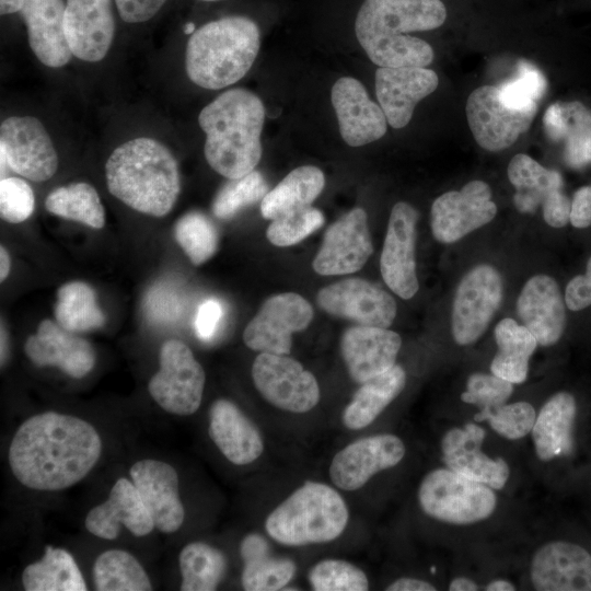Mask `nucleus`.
I'll use <instances>...</instances> for the list:
<instances>
[{
  "mask_svg": "<svg viewBox=\"0 0 591 591\" xmlns=\"http://www.w3.org/2000/svg\"><path fill=\"white\" fill-rule=\"evenodd\" d=\"M101 437L88 421L55 412L25 420L9 448V465L25 487L56 491L83 479L99 461Z\"/></svg>",
  "mask_w": 591,
  "mask_h": 591,
  "instance_id": "obj_1",
  "label": "nucleus"
},
{
  "mask_svg": "<svg viewBox=\"0 0 591 591\" xmlns=\"http://www.w3.org/2000/svg\"><path fill=\"white\" fill-rule=\"evenodd\" d=\"M447 9L441 0H366L355 21V33L372 62L380 67H426L431 46L410 32L441 26Z\"/></svg>",
  "mask_w": 591,
  "mask_h": 591,
  "instance_id": "obj_2",
  "label": "nucleus"
},
{
  "mask_svg": "<svg viewBox=\"0 0 591 591\" xmlns=\"http://www.w3.org/2000/svg\"><path fill=\"white\" fill-rule=\"evenodd\" d=\"M264 121L262 100L245 89L228 90L206 105L198 123L206 135L204 152L211 169L229 179L254 171L262 158Z\"/></svg>",
  "mask_w": 591,
  "mask_h": 591,
  "instance_id": "obj_3",
  "label": "nucleus"
},
{
  "mask_svg": "<svg viewBox=\"0 0 591 591\" xmlns=\"http://www.w3.org/2000/svg\"><path fill=\"white\" fill-rule=\"evenodd\" d=\"M109 193L128 207L153 217H164L181 192L177 161L161 142L148 137L117 147L105 165Z\"/></svg>",
  "mask_w": 591,
  "mask_h": 591,
  "instance_id": "obj_4",
  "label": "nucleus"
},
{
  "mask_svg": "<svg viewBox=\"0 0 591 591\" xmlns=\"http://www.w3.org/2000/svg\"><path fill=\"white\" fill-rule=\"evenodd\" d=\"M260 46L257 24L243 15L210 21L189 37L185 53L188 78L198 86L219 90L241 80Z\"/></svg>",
  "mask_w": 591,
  "mask_h": 591,
  "instance_id": "obj_5",
  "label": "nucleus"
},
{
  "mask_svg": "<svg viewBox=\"0 0 591 591\" xmlns=\"http://www.w3.org/2000/svg\"><path fill=\"white\" fill-rule=\"evenodd\" d=\"M348 519V507L337 490L306 482L267 515L265 529L280 544L301 546L336 540Z\"/></svg>",
  "mask_w": 591,
  "mask_h": 591,
  "instance_id": "obj_6",
  "label": "nucleus"
},
{
  "mask_svg": "<svg viewBox=\"0 0 591 591\" xmlns=\"http://www.w3.org/2000/svg\"><path fill=\"white\" fill-rule=\"evenodd\" d=\"M422 511L441 522L471 524L487 519L496 508L493 488L450 468L429 472L418 489Z\"/></svg>",
  "mask_w": 591,
  "mask_h": 591,
  "instance_id": "obj_7",
  "label": "nucleus"
},
{
  "mask_svg": "<svg viewBox=\"0 0 591 591\" xmlns=\"http://www.w3.org/2000/svg\"><path fill=\"white\" fill-rule=\"evenodd\" d=\"M159 363L148 384L151 397L170 414L188 416L197 412L206 374L190 348L178 339H169L161 346Z\"/></svg>",
  "mask_w": 591,
  "mask_h": 591,
  "instance_id": "obj_8",
  "label": "nucleus"
},
{
  "mask_svg": "<svg viewBox=\"0 0 591 591\" xmlns=\"http://www.w3.org/2000/svg\"><path fill=\"white\" fill-rule=\"evenodd\" d=\"M503 297L500 273L489 264L471 268L460 280L452 303L451 333L457 345L475 343L487 329Z\"/></svg>",
  "mask_w": 591,
  "mask_h": 591,
  "instance_id": "obj_9",
  "label": "nucleus"
},
{
  "mask_svg": "<svg viewBox=\"0 0 591 591\" xmlns=\"http://www.w3.org/2000/svg\"><path fill=\"white\" fill-rule=\"evenodd\" d=\"M252 378L259 394L282 410L306 413L320 401L315 376L288 355L260 352L253 362Z\"/></svg>",
  "mask_w": 591,
  "mask_h": 591,
  "instance_id": "obj_10",
  "label": "nucleus"
},
{
  "mask_svg": "<svg viewBox=\"0 0 591 591\" xmlns=\"http://www.w3.org/2000/svg\"><path fill=\"white\" fill-rule=\"evenodd\" d=\"M507 174L517 190L513 201L520 212L532 213L542 206L543 218L548 225L563 228L569 222L571 200L564 193L559 172L519 153L509 162Z\"/></svg>",
  "mask_w": 591,
  "mask_h": 591,
  "instance_id": "obj_11",
  "label": "nucleus"
},
{
  "mask_svg": "<svg viewBox=\"0 0 591 591\" xmlns=\"http://www.w3.org/2000/svg\"><path fill=\"white\" fill-rule=\"evenodd\" d=\"M313 318L311 304L293 292L268 298L243 333L245 345L255 351L289 355L292 334L305 329Z\"/></svg>",
  "mask_w": 591,
  "mask_h": 591,
  "instance_id": "obj_12",
  "label": "nucleus"
},
{
  "mask_svg": "<svg viewBox=\"0 0 591 591\" xmlns=\"http://www.w3.org/2000/svg\"><path fill=\"white\" fill-rule=\"evenodd\" d=\"M536 108H511L501 101L498 86L483 85L470 94L465 112L476 142L496 152L513 144L530 128Z\"/></svg>",
  "mask_w": 591,
  "mask_h": 591,
  "instance_id": "obj_13",
  "label": "nucleus"
},
{
  "mask_svg": "<svg viewBox=\"0 0 591 591\" xmlns=\"http://www.w3.org/2000/svg\"><path fill=\"white\" fill-rule=\"evenodd\" d=\"M0 149L8 166L19 175L45 182L58 169L54 143L39 119L33 116H12L0 126Z\"/></svg>",
  "mask_w": 591,
  "mask_h": 591,
  "instance_id": "obj_14",
  "label": "nucleus"
},
{
  "mask_svg": "<svg viewBox=\"0 0 591 591\" xmlns=\"http://www.w3.org/2000/svg\"><path fill=\"white\" fill-rule=\"evenodd\" d=\"M497 213L488 184L475 179L460 190H450L434 199L430 222L434 239L450 244L490 222Z\"/></svg>",
  "mask_w": 591,
  "mask_h": 591,
  "instance_id": "obj_15",
  "label": "nucleus"
},
{
  "mask_svg": "<svg viewBox=\"0 0 591 591\" xmlns=\"http://www.w3.org/2000/svg\"><path fill=\"white\" fill-rule=\"evenodd\" d=\"M321 309L357 325L387 328L396 316V302L385 290L361 278H349L322 288Z\"/></svg>",
  "mask_w": 591,
  "mask_h": 591,
  "instance_id": "obj_16",
  "label": "nucleus"
},
{
  "mask_svg": "<svg viewBox=\"0 0 591 591\" xmlns=\"http://www.w3.org/2000/svg\"><path fill=\"white\" fill-rule=\"evenodd\" d=\"M417 220L418 212L412 205L399 201L393 206L380 259L384 282L405 300L419 288L415 260Z\"/></svg>",
  "mask_w": 591,
  "mask_h": 591,
  "instance_id": "obj_17",
  "label": "nucleus"
},
{
  "mask_svg": "<svg viewBox=\"0 0 591 591\" xmlns=\"http://www.w3.org/2000/svg\"><path fill=\"white\" fill-rule=\"evenodd\" d=\"M405 452L404 442L395 434L360 438L335 454L328 470L331 479L340 489L357 490L373 475L397 465Z\"/></svg>",
  "mask_w": 591,
  "mask_h": 591,
  "instance_id": "obj_18",
  "label": "nucleus"
},
{
  "mask_svg": "<svg viewBox=\"0 0 591 591\" xmlns=\"http://www.w3.org/2000/svg\"><path fill=\"white\" fill-rule=\"evenodd\" d=\"M372 252L367 213L357 207L326 230L312 266L322 276L347 275L361 269Z\"/></svg>",
  "mask_w": 591,
  "mask_h": 591,
  "instance_id": "obj_19",
  "label": "nucleus"
},
{
  "mask_svg": "<svg viewBox=\"0 0 591 591\" xmlns=\"http://www.w3.org/2000/svg\"><path fill=\"white\" fill-rule=\"evenodd\" d=\"M114 0H66L65 34L78 59L102 60L114 38Z\"/></svg>",
  "mask_w": 591,
  "mask_h": 591,
  "instance_id": "obj_20",
  "label": "nucleus"
},
{
  "mask_svg": "<svg viewBox=\"0 0 591 591\" xmlns=\"http://www.w3.org/2000/svg\"><path fill=\"white\" fill-rule=\"evenodd\" d=\"M530 577L538 591H591V555L571 542H548L532 557Z\"/></svg>",
  "mask_w": 591,
  "mask_h": 591,
  "instance_id": "obj_21",
  "label": "nucleus"
},
{
  "mask_svg": "<svg viewBox=\"0 0 591 591\" xmlns=\"http://www.w3.org/2000/svg\"><path fill=\"white\" fill-rule=\"evenodd\" d=\"M154 525L164 533L176 532L185 519L179 497V480L175 468L165 462L144 459L129 471Z\"/></svg>",
  "mask_w": 591,
  "mask_h": 591,
  "instance_id": "obj_22",
  "label": "nucleus"
},
{
  "mask_svg": "<svg viewBox=\"0 0 591 591\" xmlns=\"http://www.w3.org/2000/svg\"><path fill=\"white\" fill-rule=\"evenodd\" d=\"M331 100L340 136L350 147L376 141L385 135L387 120L383 109L357 79H338L332 88Z\"/></svg>",
  "mask_w": 591,
  "mask_h": 591,
  "instance_id": "obj_23",
  "label": "nucleus"
},
{
  "mask_svg": "<svg viewBox=\"0 0 591 591\" xmlns=\"http://www.w3.org/2000/svg\"><path fill=\"white\" fill-rule=\"evenodd\" d=\"M437 73L426 67H380L375 92L387 124L403 128L412 119L416 104L438 86Z\"/></svg>",
  "mask_w": 591,
  "mask_h": 591,
  "instance_id": "obj_24",
  "label": "nucleus"
},
{
  "mask_svg": "<svg viewBox=\"0 0 591 591\" xmlns=\"http://www.w3.org/2000/svg\"><path fill=\"white\" fill-rule=\"evenodd\" d=\"M485 436V429L473 422L450 429L441 440L442 460L448 468L499 490L510 470L502 457L491 459L482 451Z\"/></svg>",
  "mask_w": 591,
  "mask_h": 591,
  "instance_id": "obj_25",
  "label": "nucleus"
},
{
  "mask_svg": "<svg viewBox=\"0 0 591 591\" xmlns=\"http://www.w3.org/2000/svg\"><path fill=\"white\" fill-rule=\"evenodd\" d=\"M24 351L36 366L57 367L76 379L86 375L95 363V352L88 340L50 320L40 322L36 334L26 339Z\"/></svg>",
  "mask_w": 591,
  "mask_h": 591,
  "instance_id": "obj_26",
  "label": "nucleus"
},
{
  "mask_svg": "<svg viewBox=\"0 0 591 591\" xmlns=\"http://www.w3.org/2000/svg\"><path fill=\"white\" fill-rule=\"evenodd\" d=\"M566 302L556 280L547 275H535L523 286L517 313L522 324L538 345L556 344L566 328Z\"/></svg>",
  "mask_w": 591,
  "mask_h": 591,
  "instance_id": "obj_27",
  "label": "nucleus"
},
{
  "mask_svg": "<svg viewBox=\"0 0 591 591\" xmlns=\"http://www.w3.org/2000/svg\"><path fill=\"white\" fill-rule=\"evenodd\" d=\"M401 345V336L393 331L356 325L344 332L340 351L350 378L361 384L391 369Z\"/></svg>",
  "mask_w": 591,
  "mask_h": 591,
  "instance_id": "obj_28",
  "label": "nucleus"
},
{
  "mask_svg": "<svg viewBox=\"0 0 591 591\" xmlns=\"http://www.w3.org/2000/svg\"><path fill=\"white\" fill-rule=\"evenodd\" d=\"M84 524L91 534L104 540L116 538L121 525L136 536L155 528L135 484L124 477L116 480L106 501L89 511Z\"/></svg>",
  "mask_w": 591,
  "mask_h": 591,
  "instance_id": "obj_29",
  "label": "nucleus"
},
{
  "mask_svg": "<svg viewBox=\"0 0 591 591\" xmlns=\"http://www.w3.org/2000/svg\"><path fill=\"white\" fill-rule=\"evenodd\" d=\"M208 433L224 457L235 465L251 464L264 451L257 426L233 402L224 398L210 406Z\"/></svg>",
  "mask_w": 591,
  "mask_h": 591,
  "instance_id": "obj_30",
  "label": "nucleus"
},
{
  "mask_svg": "<svg viewBox=\"0 0 591 591\" xmlns=\"http://www.w3.org/2000/svg\"><path fill=\"white\" fill-rule=\"evenodd\" d=\"M63 0H25L20 14L27 30L28 45L47 67L59 68L73 56L65 34Z\"/></svg>",
  "mask_w": 591,
  "mask_h": 591,
  "instance_id": "obj_31",
  "label": "nucleus"
},
{
  "mask_svg": "<svg viewBox=\"0 0 591 591\" xmlns=\"http://www.w3.org/2000/svg\"><path fill=\"white\" fill-rule=\"evenodd\" d=\"M576 416L577 402L571 393L558 392L545 402L532 428L535 451L541 461L572 453Z\"/></svg>",
  "mask_w": 591,
  "mask_h": 591,
  "instance_id": "obj_32",
  "label": "nucleus"
},
{
  "mask_svg": "<svg viewBox=\"0 0 591 591\" xmlns=\"http://www.w3.org/2000/svg\"><path fill=\"white\" fill-rule=\"evenodd\" d=\"M544 127L553 140L564 142L566 163L582 169L591 163V112L581 102L555 103L544 115Z\"/></svg>",
  "mask_w": 591,
  "mask_h": 591,
  "instance_id": "obj_33",
  "label": "nucleus"
},
{
  "mask_svg": "<svg viewBox=\"0 0 591 591\" xmlns=\"http://www.w3.org/2000/svg\"><path fill=\"white\" fill-rule=\"evenodd\" d=\"M405 383L406 373L398 364L361 383L343 413L345 427L351 430L368 427L399 395Z\"/></svg>",
  "mask_w": 591,
  "mask_h": 591,
  "instance_id": "obj_34",
  "label": "nucleus"
},
{
  "mask_svg": "<svg viewBox=\"0 0 591 591\" xmlns=\"http://www.w3.org/2000/svg\"><path fill=\"white\" fill-rule=\"evenodd\" d=\"M494 335L498 351L490 364L491 373L512 384L523 383L528 376L530 357L537 346L535 337L512 318H502L496 325Z\"/></svg>",
  "mask_w": 591,
  "mask_h": 591,
  "instance_id": "obj_35",
  "label": "nucleus"
},
{
  "mask_svg": "<svg viewBox=\"0 0 591 591\" xmlns=\"http://www.w3.org/2000/svg\"><path fill=\"white\" fill-rule=\"evenodd\" d=\"M325 185L323 172L313 165L292 170L262 199L260 212L274 220L293 210L305 208L317 198Z\"/></svg>",
  "mask_w": 591,
  "mask_h": 591,
  "instance_id": "obj_36",
  "label": "nucleus"
},
{
  "mask_svg": "<svg viewBox=\"0 0 591 591\" xmlns=\"http://www.w3.org/2000/svg\"><path fill=\"white\" fill-rule=\"evenodd\" d=\"M22 583L27 591H85L84 578L72 555L50 545L36 563L28 565L22 573Z\"/></svg>",
  "mask_w": 591,
  "mask_h": 591,
  "instance_id": "obj_37",
  "label": "nucleus"
},
{
  "mask_svg": "<svg viewBox=\"0 0 591 591\" xmlns=\"http://www.w3.org/2000/svg\"><path fill=\"white\" fill-rule=\"evenodd\" d=\"M55 317L60 326L73 333L100 328L105 324L94 289L83 281H70L58 289Z\"/></svg>",
  "mask_w": 591,
  "mask_h": 591,
  "instance_id": "obj_38",
  "label": "nucleus"
},
{
  "mask_svg": "<svg viewBox=\"0 0 591 591\" xmlns=\"http://www.w3.org/2000/svg\"><path fill=\"white\" fill-rule=\"evenodd\" d=\"M45 208L63 219L81 222L93 229L105 224V210L96 189L84 182L55 188L45 199Z\"/></svg>",
  "mask_w": 591,
  "mask_h": 591,
  "instance_id": "obj_39",
  "label": "nucleus"
},
{
  "mask_svg": "<svg viewBox=\"0 0 591 591\" xmlns=\"http://www.w3.org/2000/svg\"><path fill=\"white\" fill-rule=\"evenodd\" d=\"M182 591H213L222 580L227 559L221 551L202 542L183 547L178 556Z\"/></svg>",
  "mask_w": 591,
  "mask_h": 591,
  "instance_id": "obj_40",
  "label": "nucleus"
},
{
  "mask_svg": "<svg viewBox=\"0 0 591 591\" xmlns=\"http://www.w3.org/2000/svg\"><path fill=\"white\" fill-rule=\"evenodd\" d=\"M93 579L99 591H150L151 581L141 564L128 552L109 549L97 556Z\"/></svg>",
  "mask_w": 591,
  "mask_h": 591,
  "instance_id": "obj_41",
  "label": "nucleus"
},
{
  "mask_svg": "<svg viewBox=\"0 0 591 591\" xmlns=\"http://www.w3.org/2000/svg\"><path fill=\"white\" fill-rule=\"evenodd\" d=\"M175 239L192 264L198 266L211 258L218 247V231L200 211L183 215L174 228Z\"/></svg>",
  "mask_w": 591,
  "mask_h": 591,
  "instance_id": "obj_42",
  "label": "nucleus"
},
{
  "mask_svg": "<svg viewBox=\"0 0 591 591\" xmlns=\"http://www.w3.org/2000/svg\"><path fill=\"white\" fill-rule=\"evenodd\" d=\"M242 586L246 591H276L286 587L296 573L289 558L273 557L269 553L244 558Z\"/></svg>",
  "mask_w": 591,
  "mask_h": 591,
  "instance_id": "obj_43",
  "label": "nucleus"
},
{
  "mask_svg": "<svg viewBox=\"0 0 591 591\" xmlns=\"http://www.w3.org/2000/svg\"><path fill=\"white\" fill-rule=\"evenodd\" d=\"M267 194V185L257 171L230 179L216 195L212 212L219 219H229L241 209L263 199Z\"/></svg>",
  "mask_w": 591,
  "mask_h": 591,
  "instance_id": "obj_44",
  "label": "nucleus"
},
{
  "mask_svg": "<svg viewBox=\"0 0 591 591\" xmlns=\"http://www.w3.org/2000/svg\"><path fill=\"white\" fill-rule=\"evenodd\" d=\"M309 582L315 591H366L367 575L357 566L343 559H324L309 571Z\"/></svg>",
  "mask_w": 591,
  "mask_h": 591,
  "instance_id": "obj_45",
  "label": "nucleus"
},
{
  "mask_svg": "<svg viewBox=\"0 0 591 591\" xmlns=\"http://www.w3.org/2000/svg\"><path fill=\"white\" fill-rule=\"evenodd\" d=\"M535 419V409L528 402L485 407L474 416V420H487L498 434L510 440L523 438L532 431Z\"/></svg>",
  "mask_w": 591,
  "mask_h": 591,
  "instance_id": "obj_46",
  "label": "nucleus"
},
{
  "mask_svg": "<svg viewBox=\"0 0 591 591\" xmlns=\"http://www.w3.org/2000/svg\"><path fill=\"white\" fill-rule=\"evenodd\" d=\"M324 223V216L311 206L293 210L271 221L266 236L276 246L298 244Z\"/></svg>",
  "mask_w": 591,
  "mask_h": 591,
  "instance_id": "obj_47",
  "label": "nucleus"
},
{
  "mask_svg": "<svg viewBox=\"0 0 591 591\" xmlns=\"http://www.w3.org/2000/svg\"><path fill=\"white\" fill-rule=\"evenodd\" d=\"M545 88L546 81L541 71L522 60L519 63L517 76L498 85V92L507 106L525 109L537 107V102L543 96Z\"/></svg>",
  "mask_w": 591,
  "mask_h": 591,
  "instance_id": "obj_48",
  "label": "nucleus"
},
{
  "mask_svg": "<svg viewBox=\"0 0 591 591\" xmlns=\"http://www.w3.org/2000/svg\"><path fill=\"white\" fill-rule=\"evenodd\" d=\"M35 197L30 184L19 177L0 181V215L9 223H21L34 211Z\"/></svg>",
  "mask_w": 591,
  "mask_h": 591,
  "instance_id": "obj_49",
  "label": "nucleus"
},
{
  "mask_svg": "<svg viewBox=\"0 0 591 591\" xmlns=\"http://www.w3.org/2000/svg\"><path fill=\"white\" fill-rule=\"evenodd\" d=\"M512 391L513 384L511 382L494 373L477 372L467 379L466 391L461 394V399L482 408H493L505 404Z\"/></svg>",
  "mask_w": 591,
  "mask_h": 591,
  "instance_id": "obj_50",
  "label": "nucleus"
},
{
  "mask_svg": "<svg viewBox=\"0 0 591 591\" xmlns=\"http://www.w3.org/2000/svg\"><path fill=\"white\" fill-rule=\"evenodd\" d=\"M167 0H114L120 19L126 23H142L152 19Z\"/></svg>",
  "mask_w": 591,
  "mask_h": 591,
  "instance_id": "obj_51",
  "label": "nucleus"
},
{
  "mask_svg": "<svg viewBox=\"0 0 591 591\" xmlns=\"http://www.w3.org/2000/svg\"><path fill=\"white\" fill-rule=\"evenodd\" d=\"M566 306L571 311H580L591 305V256L586 273L573 277L565 289Z\"/></svg>",
  "mask_w": 591,
  "mask_h": 591,
  "instance_id": "obj_52",
  "label": "nucleus"
},
{
  "mask_svg": "<svg viewBox=\"0 0 591 591\" xmlns=\"http://www.w3.org/2000/svg\"><path fill=\"white\" fill-rule=\"evenodd\" d=\"M223 316L222 304L216 299L205 300L197 310L195 318L196 335L202 340L212 338Z\"/></svg>",
  "mask_w": 591,
  "mask_h": 591,
  "instance_id": "obj_53",
  "label": "nucleus"
},
{
  "mask_svg": "<svg viewBox=\"0 0 591 591\" xmlns=\"http://www.w3.org/2000/svg\"><path fill=\"white\" fill-rule=\"evenodd\" d=\"M569 221L578 229L591 225V186H582L575 192Z\"/></svg>",
  "mask_w": 591,
  "mask_h": 591,
  "instance_id": "obj_54",
  "label": "nucleus"
},
{
  "mask_svg": "<svg viewBox=\"0 0 591 591\" xmlns=\"http://www.w3.org/2000/svg\"><path fill=\"white\" fill-rule=\"evenodd\" d=\"M387 591H434L436 587L427 581L416 578H398L387 588Z\"/></svg>",
  "mask_w": 591,
  "mask_h": 591,
  "instance_id": "obj_55",
  "label": "nucleus"
},
{
  "mask_svg": "<svg viewBox=\"0 0 591 591\" xmlns=\"http://www.w3.org/2000/svg\"><path fill=\"white\" fill-rule=\"evenodd\" d=\"M450 591H476L478 586L466 577H457L453 579L449 586Z\"/></svg>",
  "mask_w": 591,
  "mask_h": 591,
  "instance_id": "obj_56",
  "label": "nucleus"
},
{
  "mask_svg": "<svg viewBox=\"0 0 591 591\" xmlns=\"http://www.w3.org/2000/svg\"><path fill=\"white\" fill-rule=\"evenodd\" d=\"M25 0H0L1 15L16 13L22 10Z\"/></svg>",
  "mask_w": 591,
  "mask_h": 591,
  "instance_id": "obj_57",
  "label": "nucleus"
},
{
  "mask_svg": "<svg viewBox=\"0 0 591 591\" xmlns=\"http://www.w3.org/2000/svg\"><path fill=\"white\" fill-rule=\"evenodd\" d=\"M11 268V258L3 245L0 247V280L1 282L8 277Z\"/></svg>",
  "mask_w": 591,
  "mask_h": 591,
  "instance_id": "obj_58",
  "label": "nucleus"
},
{
  "mask_svg": "<svg viewBox=\"0 0 591 591\" xmlns=\"http://www.w3.org/2000/svg\"><path fill=\"white\" fill-rule=\"evenodd\" d=\"M487 591H514L515 587L508 580L497 579L488 583L485 588Z\"/></svg>",
  "mask_w": 591,
  "mask_h": 591,
  "instance_id": "obj_59",
  "label": "nucleus"
},
{
  "mask_svg": "<svg viewBox=\"0 0 591 591\" xmlns=\"http://www.w3.org/2000/svg\"><path fill=\"white\" fill-rule=\"evenodd\" d=\"M195 31V25L193 23L186 24L184 28L185 34H193Z\"/></svg>",
  "mask_w": 591,
  "mask_h": 591,
  "instance_id": "obj_60",
  "label": "nucleus"
},
{
  "mask_svg": "<svg viewBox=\"0 0 591 591\" xmlns=\"http://www.w3.org/2000/svg\"><path fill=\"white\" fill-rule=\"evenodd\" d=\"M199 1H205V2H215V1H220V0H199Z\"/></svg>",
  "mask_w": 591,
  "mask_h": 591,
  "instance_id": "obj_61",
  "label": "nucleus"
}]
</instances>
